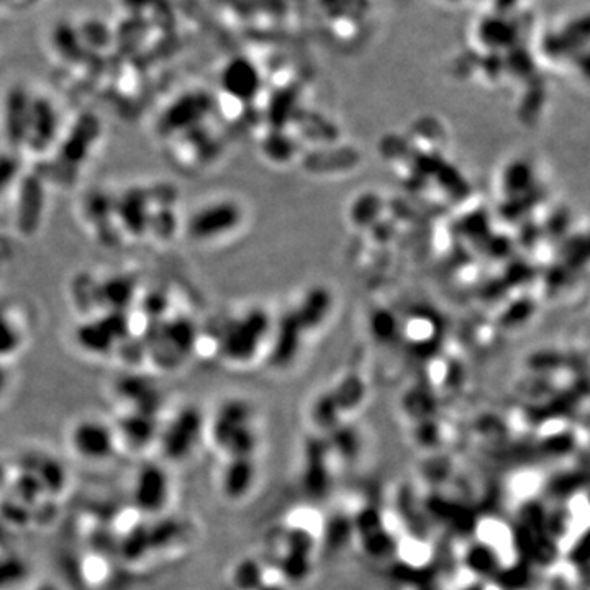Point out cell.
I'll return each mask as SVG.
<instances>
[{
	"instance_id": "14",
	"label": "cell",
	"mask_w": 590,
	"mask_h": 590,
	"mask_svg": "<svg viewBox=\"0 0 590 590\" xmlns=\"http://www.w3.org/2000/svg\"><path fill=\"white\" fill-rule=\"evenodd\" d=\"M20 2H23L25 5H35L38 4V2H41V0H20Z\"/></svg>"
},
{
	"instance_id": "3",
	"label": "cell",
	"mask_w": 590,
	"mask_h": 590,
	"mask_svg": "<svg viewBox=\"0 0 590 590\" xmlns=\"http://www.w3.org/2000/svg\"><path fill=\"white\" fill-rule=\"evenodd\" d=\"M173 497V482L166 469L158 464H145L133 479L132 499L141 512L159 513Z\"/></svg>"
},
{
	"instance_id": "5",
	"label": "cell",
	"mask_w": 590,
	"mask_h": 590,
	"mask_svg": "<svg viewBox=\"0 0 590 590\" xmlns=\"http://www.w3.org/2000/svg\"><path fill=\"white\" fill-rule=\"evenodd\" d=\"M259 327L261 323L258 317L245 318L230 327L223 341V351L228 358L232 361H245L250 358L256 348L255 336L258 335L256 328Z\"/></svg>"
},
{
	"instance_id": "10",
	"label": "cell",
	"mask_w": 590,
	"mask_h": 590,
	"mask_svg": "<svg viewBox=\"0 0 590 590\" xmlns=\"http://www.w3.org/2000/svg\"><path fill=\"white\" fill-rule=\"evenodd\" d=\"M258 86L255 69L251 64L241 59H235L232 63L227 64L222 73V87L233 97H251L255 94Z\"/></svg>"
},
{
	"instance_id": "6",
	"label": "cell",
	"mask_w": 590,
	"mask_h": 590,
	"mask_svg": "<svg viewBox=\"0 0 590 590\" xmlns=\"http://www.w3.org/2000/svg\"><path fill=\"white\" fill-rule=\"evenodd\" d=\"M32 97L23 91L22 87H15L9 92L5 100V133L10 140H25L27 138L28 117H30Z\"/></svg>"
},
{
	"instance_id": "4",
	"label": "cell",
	"mask_w": 590,
	"mask_h": 590,
	"mask_svg": "<svg viewBox=\"0 0 590 590\" xmlns=\"http://www.w3.org/2000/svg\"><path fill=\"white\" fill-rule=\"evenodd\" d=\"M233 205L212 204L192 215L189 220V233L196 240H210L220 233L232 230L238 222V212Z\"/></svg>"
},
{
	"instance_id": "1",
	"label": "cell",
	"mask_w": 590,
	"mask_h": 590,
	"mask_svg": "<svg viewBox=\"0 0 590 590\" xmlns=\"http://www.w3.org/2000/svg\"><path fill=\"white\" fill-rule=\"evenodd\" d=\"M68 443L71 451L87 463L109 461L120 448L115 428L96 417L81 418L74 423Z\"/></svg>"
},
{
	"instance_id": "8",
	"label": "cell",
	"mask_w": 590,
	"mask_h": 590,
	"mask_svg": "<svg viewBox=\"0 0 590 590\" xmlns=\"http://www.w3.org/2000/svg\"><path fill=\"white\" fill-rule=\"evenodd\" d=\"M58 130V115L53 105L45 99H32L30 117H28L27 138L32 143L45 146Z\"/></svg>"
},
{
	"instance_id": "7",
	"label": "cell",
	"mask_w": 590,
	"mask_h": 590,
	"mask_svg": "<svg viewBox=\"0 0 590 590\" xmlns=\"http://www.w3.org/2000/svg\"><path fill=\"white\" fill-rule=\"evenodd\" d=\"M220 474V486L227 497H241L250 491L255 481L253 458H228Z\"/></svg>"
},
{
	"instance_id": "15",
	"label": "cell",
	"mask_w": 590,
	"mask_h": 590,
	"mask_svg": "<svg viewBox=\"0 0 590 590\" xmlns=\"http://www.w3.org/2000/svg\"><path fill=\"white\" fill-rule=\"evenodd\" d=\"M14 0H0V7H4V5L12 4Z\"/></svg>"
},
{
	"instance_id": "13",
	"label": "cell",
	"mask_w": 590,
	"mask_h": 590,
	"mask_svg": "<svg viewBox=\"0 0 590 590\" xmlns=\"http://www.w3.org/2000/svg\"><path fill=\"white\" fill-rule=\"evenodd\" d=\"M7 384H9V377H7L5 369L0 366V397L4 395L5 389H7Z\"/></svg>"
},
{
	"instance_id": "12",
	"label": "cell",
	"mask_w": 590,
	"mask_h": 590,
	"mask_svg": "<svg viewBox=\"0 0 590 590\" xmlns=\"http://www.w3.org/2000/svg\"><path fill=\"white\" fill-rule=\"evenodd\" d=\"M17 173H19L17 159L9 155L0 156V196L12 186Z\"/></svg>"
},
{
	"instance_id": "2",
	"label": "cell",
	"mask_w": 590,
	"mask_h": 590,
	"mask_svg": "<svg viewBox=\"0 0 590 590\" xmlns=\"http://www.w3.org/2000/svg\"><path fill=\"white\" fill-rule=\"evenodd\" d=\"M204 430V420L196 410L186 409L158 433L159 448L169 461H184L196 450L200 435Z\"/></svg>"
},
{
	"instance_id": "9",
	"label": "cell",
	"mask_w": 590,
	"mask_h": 590,
	"mask_svg": "<svg viewBox=\"0 0 590 590\" xmlns=\"http://www.w3.org/2000/svg\"><path fill=\"white\" fill-rule=\"evenodd\" d=\"M207 109V100L202 96L182 97L179 102L169 107L168 112L164 115V130L171 133H177L181 128H189L196 125L204 117Z\"/></svg>"
},
{
	"instance_id": "11",
	"label": "cell",
	"mask_w": 590,
	"mask_h": 590,
	"mask_svg": "<svg viewBox=\"0 0 590 590\" xmlns=\"http://www.w3.org/2000/svg\"><path fill=\"white\" fill-rule=\"evenodd\" d=\"M20 343L22 341H20L19 330L9 320L0 318V358L15 353L19 350Z\"/></svg>"
}]
</instances>
